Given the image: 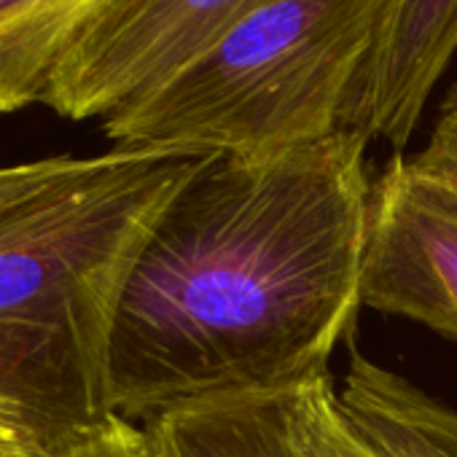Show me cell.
Wrapping results in <instances>:
<instances>
[{
    "mask_svg": "<svg viewBox=\"0 0 457 457\" xmlns=\"http://www.w3.org/2000/svg\"><path fill=\"white\" fill-rule=\"evenodd\" d=\"M299 390L235 393L175 406L143 425L156 457H304Z\"/></svg>",
    "mask_w": 457,
    "mask_h": 457,
    "instance_id": "7",
    "label": "cell"
},
{
    "mask_svg": "<svg viewBox=\"0 0 457 457\" xmlns=\"http://www.w3.org/2000/svg\"><path fill=\"white\" fill-rule=\"evenodd\" d=\"M457 54V0H387L342 129L403 148Z\"/></svg>",
    "mask_w": 457,
    "mask_h": 457,
    "instance_id": "6",
    "label": "cell"
},
{
    "mask_svg": "<svg viewBox=\"0 0 457 457\" xmlns=\"http://www.w3.org/2000/svg\"><path fill=\"white\" fill-rule=\"evenodd\" d=\"M369 140L215 154L167 204L111 337V411L145 425L183 403L328 377L355 323Z\"/></svg>",
    "mask_w": 457,
    "mask_h": 457,
    "instance_id": "1",
    "label": "cell"
},
{
    "mask_svg": "<svg viewBox=\"0 0 457 457\" xmlns=\"http://www.w3.org/2000/svg\"><path fill=\"white\" fill-rule=\"evenodd\" d=\"M207 151L79 156L0 212V398L44 444L113 417L108 363L132 267Z\"/></svg>",
    "mask_w": 457,
    "mask_h": 457,
    "instance_id": "2",
    "label": "cell"
},
{
    "mask_svg": "<svg viewBox=\"0 0 457 457\" xmlns=\"http://www.w3.org/2000/svg\"><path fill=\"white\" fill-rule=\"evenodd\" d=\"M299 438L304 457H387L342 414L331 377L302 385Z\"/></svg>",
    "mask_w": 457,
    "mask_h": 457,
    "instance_id": "10",
    "label": "cell"
},
{
    "mask_svg": "<svg viewBox=\"0 0 457 457\" xmlns=\"http://www.w3.org/2000/svg\"><path fill=\"white\" fill-rule=\"evenodd\" d=\"M361 304L457 342V204L406 156L371 180Z\"/></svg>",
    "mask_w": 457,
    "mask_h": 457,
    "instance_id": "5",
    "label": "cell"
},
{
    "mask_svg": "<svg viewBox=\"0 0 457 457\" xmlns=\"http://www.w3.org/2000/svg\"><path fill=\"white\" fill-rule=\"evenodd\" d=\"M270 0H103L57 57L41 105L105 119Z\"/></svg>",
    "mask_w": 457,
    "mask_h": 457,
    "instance_id": "4",
    "label": "cell"
},
{
    "mask_svg": "<svg viewBox=\"0 0 457 457\" xmlns=\"http://www.w3.org/2000/svg\"><path fill=\"white\" fill-rule=\"evenodd\" d=\"M76 159L79 156H49L38 162L0 167V212L54 183L76 164Z\"/></svg>",
    "mask_w": 457,
    "mask_h": 457,
    "instance_id": "13",
    "label": "cell"
},
{
    "mask_svg": "<svg viewBox=\"0 0 457 457\" xmlns=\"http://www.w3.org/2000/svg\"><path fill=\"white\" fill-rule=\"evenodd\" d=\"M387 0H270L103 119L119 148L264 154L342 129Z\"/></svg>",
    "mask_w": 457,
    "mask_h": 457,
    "instance_id": "3",
    "label": "cell"
},
{
    "mask_svg": "<svg viewBox=\"0 0 457 457\" xmlns=\"http://www.w3.org/2000/svg\"><path fill=\"white\" fill-rule=\"evenodd\" d=\"M411 167L457 204V89L444 103L425 148L411 156Z\"/></svg>",
    "mask_w": 457,
    "mask_h": 457,
    "instance_id": "12",
    "label": "cell"
},
{
    "mask_svg": "<svg viewBox=\"0 0 457 457\" xmlns=\"http://www.w3.org/2000/svg\"><path fill=\"white\" fill-rule=\"evenodd\" d=\"M38 446H44L38 430L20 409L0 398V457H28Z\"/></svg>",
    "mask_w": 457,
    "mask_h": 457,
    "instance_id": "14",
    "label": "cell"
},
{
    "mask_svg": "<svg viewBox=\"0 0 457 457\" xmlns=\"http://www.w3.org/2000/svg\"><path fill=\"white\" fill-rule=\"evenodd\" d=\"M337 401L350 425L387 457H457V411L358 350Z\"/></svg>",
    "mask_w": 457,
    "mask_h": 457,
    "instance_id": "8",
    "label": "cell"
},
{
    "mask_svg": "<svg viewBox=\"0 0 457 457\" xmlns=\"http://www.w3.org/2000/svg\"><path fill=\"white\" fill-rule=\"evenodd\" d=\"M103 0H0V113L41 105L46 79Z\"/></svg>",
    "mask_w": 457,
    "mask_h": 457,
    "instance_id": "9",
    "label": "cell"
},
{
    "mask_svg": "<svg viewBox=\"0 0 457 457\" xmlns=\"http://www.w3.org/2000/svg\"><path fill=\"white\" fill-rule=\"evenodd\" d=\"M28 457H156L143 425L108 417L100 425L68 433L38 446Z\"/></svg>",
    "mask_w": 457,
    "mask_h": 457,
    "instance_id": "11",
    "label": "cell"
}]
</instances>
